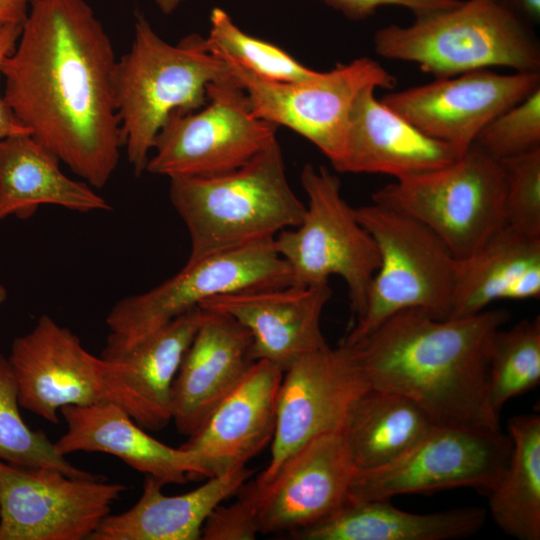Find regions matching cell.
<instances>
[{
  "mask_svg": "<svg viewBox=\"0 0 540 540\" xmlns=\"http://www.w3.org/2000/svg\"><path fill=\"white\" fill-rule=\"evenodd\" d=\"M485 510L463 507L429 514L400 510L389 500L347 502L329 518L290 536L299 540H449L472 536Z\"/></svg>",
  "mask_w": 540,
  "mask_h": 540,
  "instance_id": "484cf974",
  "label": "cell"
},
{
  "mask_svg": "<svg viewBox=\"0 0 540 540\" xmlns=\"http://www.w3.org/2000/svg\"><path fill=\"white\" fill-rule=\"evenodd\" d=\"M159 9L165 13L169 14L173 12L183 0H154Z\"/></svg>",
  "mask_w": 540,
  "mask_h": 540,
  "instance_id": "ab89813d",
  "label": "cell"
},
{
  "mask_svg": "<svg viewBox=\"0 0 540 540\" xmlns=\"http://www.w3.org/2000/svg\"><path fill=\"white\" fill-rule=\"evenodd\" d=\"M111 40L85 0H31L1 63L3 98L30 135L94 189L123 147Z\"/></svg>",
  "mask_w": 540,
  "mask_h": 540,
  "instance_id": "6da1fadb",
  "label": "cell"
},
{
  "mask_svg": "<svg viewBox=\"0 0 540 540\" xmlns=\"http://www.w3.org/2000/svg\"><path fill=\"white\" fill-rule=\"evenodd\" d=\"M436 426L407 397L369 387L341 430L356 470L383 467L410 450Z\"/></svg>",
  "mask_w": 540,
  "mask_h": 540,
  "instance_id": "4316f807",
  "label": "cell"
},
{
  "mask_svg": "<svg viewBox=\"0 0 540 540\" xmlns=\"http://www.w3.org/2000/svg\"><path fill=\"white\" fill-rule=\"evenodd\" d=\"M331 296L329 283L289 285L216 295L200 308L232 317L250 333L253 360L285 371L300 356L328 345L321 316Z\"/></svg>",
  "mask_w": 540,
  "mask_h": 540,
  "instance_id": "ac0fdd59",
  "label": "cell"
},
{
  "mask_svg": "<svg viewBox=\"0 0 540 540\" xmlns=\"http://www.w3.org/2000/svg\"><path fill=\"white\" fill-rule=\"evenodd\" d=\"M372 202L424 224L457 259L505 226L501 163L475 144L446 166L395 179Z\"/></svg>",
  "mask_w": 540,
  "mask_h": 540,
  "instance_id": "ba28073f",
  "label": "cell"
},
{
  "mask_svg": "<svg viewBox=\"0 0 540 540\" xmlns=\"http://www.w3.org/2000/svg\"><path fill=\"white\" fill-rule=\"evenodd\" d=\"M540 296V237L506 226L471 255L457 259L449 318L477 314L498 300Z\"/></svg>",
  "mask_w": 540,
  "mask_h": 540,
  "instance_id": "cb8c5ba5",
  "label": "cell"
},
{
  "mask_svg": "<svg viewBox=\"0 0 540 540\" xmlns=\"http://www.w3.org/2000/svg\"><path fill=\"white\" fill-rule=\"evenodd\" d=\"M251 345L248 330L232 317L202 309L171 390V421L180 434H194L240 383L254 362Z\"/></svg>",
  "mask_w": 540,
  "mask_h": 540,
  "instance_id": "ffe728a7",
  "label": "cell"
},
{
  "mask_svg": "<svg viewBox=\"0 0 540 540\" xmlns=\"http://www.w3.org/2000/svg\"><path fill=\"white\" fill-rule=\"evenodd\" d=\"M499 161L504 177L505 226L540 237V148Z\"/></svg>",
  "mask_w": 540,
  "mask_h": 540,
  "instance_id": "d6a6232c",
  "label": "cell"
},
{
  "mask_svg": "<svg viewBox=\"0 0 540 540\" xmlns=\"http://www.w3.org/2000/svg\"><path fill=\"white\" fill-rule=\"evenodd\" d=\"M221 58L245 91L256 116L303 136L333 167L343 154L350 114L360 92L367 87L391 89L396 84L395 77L369 57L293 82L264 80L235 61Z\"/></svg>",
  "mask_w": 540,
  "mask_h": 540,
  "instance_id": "7c38bea8",
  "label": "cell"
},
{
  "mask_svg": "<svg viewBox=\"0 0 540 540\" xmlns=\"http://www.w3.org/2000/svg\"><path fill=\"white\" fill-rule=\"evenodd\" d=\"M508 320L503 309L446 319L407 309L342 344L370 387L407 397L434 425L497 430L489 362L493 338Z\"/></svg>",
  "mask_w": 540,
  "mask_h": 540,
  "instance_id": "7a4b0ae2",
  "label": "cell"
},
{
  "mask_svg": "<svg viewBox=\"0 0 540 540\" xmlns=\"http://www.w3.org/2000/svg\"><path fill=\"white\" fill-rule=\"evenodd\" d=\"M16 380L8 358L0 353V461L23 467H49L75 477L94 474L74 466L41 430H32L19 411Z\"/></svg>",
  "mask_w": 540,
  "mask_h": 540,
  "instance_id": "4dcf8cb0",
  "label": "cell"
},
{
  "mask_svg": "<svg viewBox=\"0 0 540 540\" xmlns=\"http://www.w3.org/2000/svg\"><path fill=\"white\" fill-rule=\"evenodd\" d=\"M473 144L497 160L540 148V87L491 120Z\"/></svg>",
  "mask_w": 540,
  "mask_h": 540,
  "instance_id": "836d02e7",
  "label": "cell"
},
{
  "mask_svg": "<svg viewBox=\"0 0 540 540\" xmlns=\"http://www.w3.org/2000/svg\"><path fill=\"white\" fill-rule=\"evenodd\" d=\"M527 23H539L540 0H502Z\"/></svg>",
  "mask_w": 540,
  "mask_h": 540,
  "instance_id": "f35d334b",
  "label": "cell"
},
{
  "mask_svg": "<svg viewBox=\"0 0 540 540\" xmlns=\"http://www.w3.org/2000/svg\"><path fill=\"white\" fill-rule=\"evenodd\" d=\"M540 382V319H525L496 332L489 362V393L494 410Z\"/></svg>",
  "mask_w": 540,
  "mask_h": 540,
  "instance_id": "f546056e",
  "label": "cell"
},
{
  "mask_svg": "<svg viewBox=\"0 0 540 540\" xmlns=\"http://www.w3.org/2000/svg\"><path fill=\"white\" fill-rule=\"evenodd\" d=\"M202 315L195 308L140 339L127 349L106 356L126 373L131 387L141 397L159 426L171 421V390L184 354Z\"/></svg>",
  "mask_w": 540,
  "mask_h": 540,
  "instance_id": "f1b7e54d",
  "label": "cell"
},
{
  "mask_svg": "<svg viewBox=\"0 0 540 540\" xmlns=\"http://www.w3.org/2000/svg\"><path fill=\"white\" fill-rule=\"evenodd\" d=\"M511 439L500 429L434 426L393 462L356 470L348 502L389 500L411 493L470 487L489 494L511 452Z\"/></svg>",
  "mask_w": 540,
  "mask_h": 540,
  "instance_id": "4fadbf2b",
  "label": "cell"
},
{
  "mask_svg": "<svg viewBox=\"0 0 540 540\" xmlns=\"http://www.w3.org/2000/svg\"><path fill=\"white\" fill-rule=\"evenodd\" d=\"M369 387L350 348L342 343L297 358L283 372L270 461L253 482L268 481L310 439L341 432L352 406Z\"/></svg>",
  "mask_w": 540,
  "mask_h": 540,
  "instance_id": "2e32d148",
  "label": "cell"
},
{
  "mask_svg": "<svg viewBox=\"0 0 540 540\" xmlns=\"http://www.w3.org/2000/svg\"><path fill=\"white\" fill-rule=\"evenodd\" d=\"M382 58L410 62L435 78L501 66L540 72V46L517 13L502 0H466L390 24L373 36Z\"/></svg>",
  "mask_w": 540,
  "mask_h": 540,
  "instance_id": "5b68a950",
  "label": "cell"
},
{
  "mask_svg": "<svg viewBox=\"0 0 540 540\" xmlns=\"http://www.w3.org/2000/svg\"><path fill=\"white\" fill-rule=\"evenodd\" d=\"M273 239L186 262L158 286L116 302L106 317L109 333L101 356L127 349L213 296L292 285L291 269Z\"/></svg>",
  "mask_w": 540,
  "mask_h": 540,
  "instance_id": "30bf717a",
  "label": "cell"
},
{
  "mask_svg": "<svg viewBox=\"0 0 540 540\" xmlns=\"http://www.w3.org/2000/svg\"><path fill=\"white\" fill-rule=\"evenodd\" d=\"M126 489L96 475L0 461V540H89Z\"/></svg>",
  "mask_w": 540,
  "mask_h": 540,
  "instance_id": "5bb4252c",
  "label": "cell"
},
{
  "mask_svg": "<svg viewBox=\"0 0 540 540\" xmlns=\"http://www.w3.org/2000/svg\"><path fill=\"white\" fill-rule=\"evenodd\" d=\"M246 466L207 478L201 486L166 495L164 484L146 476L138 501L128 510L107 515L89 540H198L210 513L250 479Z\"/></svg>",
  "mask_w": 540,
  "mask_h": 540,
  "instance_id": "603a6c76",
  "label": "cell"
},
{
  "mask_svg": "<svg viewBox=\"0 0 540 540\" xmlns=\"http://www.w3.org/2000/svg\"><path fill=\"white\" fill-rule=\"evenodd\" d=\"M230 76L205 37L190 34L171 44L137 17L131 47L116 61L113 76L122 143L135 175L145 172L155 138L171 114L198 110L207 102L208 85Z\"/></svg>",
  "mask_w": 540,
  "mask_h": 540,
  "instance_id": "277c9868",
  "label": "cell"
},
{
  "mask_svg": "<svg viewBox=\"0 0 540 540\" xmlns=\"http://www.w3.org/2000/svg\"><path fill=\"white\" fill-rule=\"evenodd\" d=\"M169 180L170 201L190 237L187 262L273 239L298 226L306 210L289 184L277 137L232 171Z\"/></svg>",
  "mask_w": 540,
  "mask_h": 540,
  "instance_id": "3957f363",
  "label": "cell"
},
{
  "mask_svg": "<svg viewBox=\"0 0 540 540\" xmlns=\"http://www.w3.org/2000/svg\"><path fill=\"white\" fill-rule=\"evenodd\" d=\"M355 471L342 434L324 433L290 454L268 481L245 483L237 493L250 503L260 534L292 535L348 502Z\"/></svg>",
  "mask_w": 540,
  "mask_h": 540,
  "instance_id": "9a60e30c",
  "label": "cell"
},
{
  "mask_svg": "<svg viewBox=\"0 0 540 540\" xmlns=\"http://www.w3.org/2000/svg\"><path fill=\"white\" fill-rule=\"evenodd\" d=\"M59 163L30 134L0 140V221L12 215L27 219L44 205L80 213L111 210L92 186L69 178Z\"/></svg>",
  "mask_w": 540,
  "mask_h": 540,
  "instance_id": "d4e9b609",
  "label": "cell"
},
{
  "mask_svg": "<svg viewBox=\"0 0 540 540\" xmlns=\"http://www.w3.org/2000/svg\"><path fill=\"white\" fill-rule=\"evenodd\" d=\"M205 38L212 52L235 61L264 80L300 81L317 72L277 45L244 32L220 7L211 11L210 30Z\"/></svg>",
  "mask_w": 540,
  "mask_h": 540,
  "instance_id": "1f68e13d",
  "label": "cell"
},
{
  "mask_svg": "<svg viewBox=\"0 0 540 540\" xmlns=\"http://www.w3.org/2000/svg\"><path fill=\"white\" fill-rule=\"evenodd\" d=\"M7 299V291L3 285L0 284V306L6 301Z\"/></svg>",
  "mask_w": 540,
  "mask_h": 540,
  "instance_id": "60d3db41",
  "label": "cell"
},
{
  "mask_svg": "<svg viewBox=\"0 0 540 540\" xmlns=\"http://www.w3.org/2000/svg\"><path fill=\"white\" fill-rule=\"evenodd\" d=\"M512 447L505 469L488 494L498 527L519 540L540 539V417L518 415L508 422Z\"/></svg>",
  "mask_w": 540,
  "mask_h": 540,
  "instance_id": "83f0119b",
  "label": "cell"
},
{
  "mask_svg": "<svg viewBox=\"0 0 540 540\" xmlns=\"http://www.w3.org/2000/svg\"><path fill=\"white\" fill-rule=\"evenodd\" d=\"M277 128L256 116L232 74L208 85L207 102L198 110L171 114L155 138L145 171L169 179L229 172L275 139Z\"/></svg>",
  "mask_w": 540,
  "mask_h": 540,
  "instance_id": "8fae6325",
  "label": "cell"
},
{
  "mask_svg": "<svg viewBox=\"0 0 540 540\" xmlns=\"http://www.w3.org/2000/svg\"><path fill=\"white\" fill-rule=\"evenodd\" d=\"M0 25H2V24H0Z\"/></svg>",
  "mask_w": 540,
  "mask_h": 540,
  "instance_id": "b9f144b4",
  "label": "cell"
},
{
  "mask_svg": "<svg viewBox=\"0 0 540 540\" xmlns=\"http://www.w3.org/2000/svg\"><path fill=\"white\" fill-rule=\"evenodd\" d=\"M376 89L365 88L354 101L336 171L399 179L446 166L462 155L390 109L375 96Z\"/></svg>",
  "mask_w": 540,
  "mask_h": 540,
  "instance_id": "44dd1931",
  "label": "cell"
},
{
  "mask_svg": "<svg viewBox=\"0 0 540 540\" xmlns=\"http://www.w3.org/2000/svg\"><path fill=\"white\" fill-rule=\"evenodd\" d=\"M260 534L254 511L241 495L230 505H218L206 519L201 539L253 540Z\"/></svg>",
  "mask_w": 540,
  "mask_h": 540,
  "instance_id": "e575fe53",
  "label": "cell"
},
{
  "mask_svg": "<svg viewBox=\"0 0 540 540\" xmlns=\"http://www.w3.org/2000/svg\"><path fill=\"white\" fill-rule=\"evenodd\" d=\"M31 0H0V24L22 25Z\"/></svg>",
  "mask_w": 540,
  "mask_h": 540,
  "instance_id": "74e56055",
  "label": "cell"
},
{
  "mask_svg": "<svg viewBox=\"0 0 540 540\" xmlns=\"http://www.w3.org/2000/svg\"><path fill=\"white\" fill-rule=\"evenodd\" d=\"M21 25H0V77L1 63L4 57L13 50L19 37ZM30 134L29 130L18 120L0 93V140L13 135Z\"/></svg>",
  "mask_w": 540,
  "mask_h": 540,
  "instance_id": "8d00e7d4",
  "label": "cell"
},
{
  "mask_svg": "<svg viewBox=\"0 0 540 540\" xmlns=\"http://www.w3.org/2000/svg\"><path fill=\"white\" fill-rule=\"evenodd\" d=\"M283 372L269 361H254L234 390L180 446L195 455L205 479L246 466L271 445Z\"/></svg>",
  "mask_w": 540,
  "mask_h": 540,
  "instance_id": "d6986e66",
  "label": "cell"
},
{
  "mask_svg": "<svg viewBox=\"0 0 540 540\" xmlns=\"http://www.w3.org/2000/svg\"><path fill=\"white\" fill-rule=\"evenodd\" d=\"M22 408L57 424L65 405L112 402L145 430H161L151 410L114 361L90 353L69 328L42 315L15 338L7 356Z\"/></svg>",
  "mask_w": 540,
  "mask_h": 540,
  "instance_id": "8992f818",
  "label": "cell"
},
{
  "mask_svg": "<svg viewBox=\"0 0 540 540\" xmlns=\"http://www.w3.org/2000/svg\"><path fill=\"white\" fill-rule=\"evenodd\" d=\"M355 214L378 247L380 265L372 278L364 313L342 343L362 339L407 309L449 318L457 258L446 244L416 219L375 202L355 208Z\"/></svg>",
  "mask_w": 540,
  "mask_h": 540,
  "instance_id": "52a82bcc",
  "label": "cell"
},
{
  "mask_svg": "<svg viewBox=\"0 0 540 540\" xmlns=\"http://www.w3.org/2000/svg\"><path fill=\"white\" fill-rule=\"evenodd\" d=\"M540 87V72L480 69L384 95L381 101L429 137L460 154L496 116Z\"/></svg>",
  "mask_w": 540,
  "mask_h": 540,
  "instance_id": "e0dca14e",
  "label": "cell"
},
{
  "mask_svg": "<svg viewBox=\"0 0 540 540\" xmlns=\"http://www.w3.org/2000/svg\"><path fill=\"white\" fill-rule=\"evenodd\" d=\"M59 411L66 431L54 445L63 456L78 451L107 453L164 485L204 478L192 452L153 438L115 403L65 405Z\"/></svg>",
  "mask_w": 540,
  "mask_h": 540,
  "instance_id": "7402d4cb",
  "label": "cell"
},
{
  "mask_svg": "<svg viewBox=\"0 0 540 540\" xmlns=\"http://www.w3.org/2000/svg\"><path fill=\"white\" fill-rule=\"evenodd\" d=\"M300 182L307 196L301 223L273 239L289 265L293 284L314 286L342 278L355 322L366 307L372 278L380 265L378 247L341 194L339 177L324 166H303Z\"/></svg>",
  "mask_w": 540,
  "mask_h": 540,
  "instance_id": "9c48e42d",
  "label": "cell"
},
{
  "mask_svg": "<svg viewBox=\"0 0 540 540\" xmlns=\"http://www.w3.org/2000/svg\"><path fill=\"white\" fill-rule=\"evenodd\" d=\"M352 20H362L384 6H398L410 10L414 16L452 8L462 0H319Z\"/></svg>",
  "mask_w": 540,
  "mask_h": 540,
  "instance_id": "d590c367",
  "label": "cell"
}]
</instances>
